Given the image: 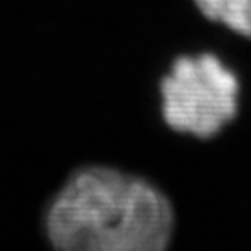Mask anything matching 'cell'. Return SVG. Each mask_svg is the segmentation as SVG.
Segmentation results:
<instances>
[{"label": "cell", "instance_id": "cell-3", "mask_svg": "<svg viewBox=\"0 0 251 251\" xmlns=\"http://www.w3.org/2000/svg\"><path fill=\"white\" fill-rule=\"evenodd\" d=\"M198 9L212 23L251 39V0H194Z\"/></svg>", "mask_w": 251, "mask_h": 251}, {"label": "cell", "instance_id": "cell-1", "mask_svg": "<svg viewBox=\"0 0 251 251\" xmlns=\"http://www.w3.org/2000/svg\"><path fill=\"white\" fill-rule=\"evenodd\" d=\"M43 231L54 251H170L177 212L151 179L91 162L71 171L49 199Z\"/></svg>", "mask_w": 251, "mask_h": 251}, {"label": "cell", "instance_id": "cell-2", "mask_svg": "<svg viewBox=\"0 0 251 251\" xmlns=\"http://www.w3.org/2000/svg\"><path fill=\"white\" fill-rule=\"evenodd\" d=\"M158 90L164 125L198 142L216 140L240 114V78L216 54L177 58Z\"/></svg>", "mask_w": 251, "mask_h": 251}]
</instances>
